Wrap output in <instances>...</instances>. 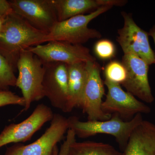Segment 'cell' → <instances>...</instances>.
<instances>
[{"label":"cell","instance_id":"obj_1","mask_svg":"<svg viewBox=\"0 0 155 155\" xmlns=\"http://www.w3.org/2000/svg\"><path fill=\"white\" fill-rule=\"evenodd\" d=\"M48 34L35 28L13 12L4 19L0 30V53L13 68L17 67L20 53L44 43Z\"/></svg>","mask_w":155,"mask_h":155},{"label":"cell","instance_id":"obj_2","mask_svg":"<svg viewBox=\"0 0 155 155\" xmlns=\"http://www.w3.org/2000/svg\"><path fill=\"white\" fill-rule=\"evenodd\" d=\"M68 119L69 129L73 130L78 137L86 138L99 134H109L116 138L119 146L124 150L134 128L143 120L140 114L127 121H123L117 114H114L110 119L102 121L83 122L75 116Z\"/></svg>","mask_w":155,"mask_h":155},{"label":"cell","instance_id":"obj_3","mask_svg":"<svg viewBox=\"0 0 155 155\" xmlns=\"http://www.w3.org/2000/svg\"><path fill=\"white\" fill-rule=\"evenodd\" d=\"M19 74L16 86L19 87L25 101L22 111L28 110L31 103L44 97L42 82L45 69L43 63L28 49L20 53L17 62Z\"/></svg>","mask_w":155,"mask_h":155},{"label":"cell","instance_id":"obj_4","mask_svg":"<svg viewBox=\"0 0 155 155\" xmlns=\"http://www.w3.org/2000/svg\"><path fill=\"white\" fill-rule=\"evenodd\" d=\"M112 8V6H104L86 15H78L58 22L47 35L44 43L59 41L82 45L91 39L101 38V32L96 29L88 28V24Z\"/></svg>","mask_w":155,"mask_h":155},{"label":"cell","instance_id":"obj_5","mask_svg":"<svg viewBox=\"0 0 155 155\" xmlns=\"http://www.w3.org/2000/svg\"><path fill=\"white\" fill-rule=\"evenodd\" d=\"M121 14L124 25L118 29L116 41L124 54L137 56L149 66L154 64L155 53L150 45L148 32L136 23L130 13L122 11Z\"/></svg>","mask_w":155,"mask_h":155},{"label":"cell","instance_id":"obj_6","mask_svg":"<svg viewBox=\"0 0 155 155\" xmlns=\"http://www.w3.org/2000/svg\"><path fill=\"white\" fill-rule=\"evenodd\" d=\"M87 76L80 108L87 115L88 121H105L112 115L102 109L104 94V82L101 76V67L95 61L86 63Z\"/></svg>","mask_w":155,"mask_h":155},{"label":"cell","instance_id":"obj_7","mask_svg":"<svg viewBox=\"0 0 155 155\" xmlns=\"http://www.w3.org/2000/svg\"><path fill=\"white\" fill-rule=\"evenodd\" d=\"M69 129L68 118L54 114L49 127L36 141L27 145H14L7 149L5 155H54L57 143Z\"/></svg>","mask_w":155,"mask_h":155},{"label":"cell","instance_id":"obj_8","mask_svg":"<svg viewBox=\"0 0 155 155\" xmlns=\"http://www.w3.org/2000/svg\"><path fill=\"white\" fill-rule=\"evenodd\" d=\"M42 86L45 97L54 107L70 113L67 64L59 62L43 63Z\"/></svg>","mask_w":155,"mask_h":155},{"label":"cell","instance_id":"obj_9","mask_svg":"<svg viewBox=\"0 0 155 155\" xmlns=\"http://www.w3.org/2000/svg\"><path fill=\"white\" fill-rule=\"evenodd\" d=\"M28 49L43 63L59 62L71 65L96 61L88 48L82 45L67 42L50 41L47 44L38 45Z\"/></svg>","mask_w":155,"mask_h":155},{"label":"cell","instance_id":"obj_10","mask_svg":"<svg viewBox=\"0 0 155 155\" xmlns=\"http://www.w3.org/2000/svg\"><path fill=\"white\" fill-rule=\"evenodd\" d=\"M13 12L34 27L48 33L58 22L52 0L9 1Z\"/></svg>","mask_w":155,"mask_h":155},{"label":"cell","instance_id":"obj_11","mask_svg":"<svg viewBox=\"0 0 155 155\" xmlns=\"http://www.w3.org/2000/svg\"><path fill=\"white\" fill-rule=\"evenodd\" d=\"M54 114L50 107L44 104L37 106L32 114L22 122L11 124L0 134V148L11 143L28 141L47 122L51 121Z\"/></svg>","mask_w":155,"mask_h":155},{"label":"cell","instance_id":"obj_12","mask_svg":"<svg viewBox=\"0 0 155 155\" xmlns=\"http://www.w3.org/2000/svg\"><path fill=\"white\" fill-rule=\"evenodd\" d=\"M104 84L108 89L102 109L106 114H117L121 118L132 119L138 114H148L151 108L137 99L134 96L122 89L120 84L105 79Z\"/></svg>","mask_w":155,"mask_h":155},{"label":"cell","instance_id":"obj_13","mask_svg":"<svg viewBox=\"0 0 155 155\" xmlns=\"http://www.w3.org/2000/svg\"><path fill=\"white\" fill-rule=\"evenodd\" d=\"M122 63L127 72L122 86L127 92L144 102L152 103L154 97L149 81V65L139 57L128 54H124Z\"/></svg>","mask_w":155,"mask_h":155},{"label":"cell","instance_id":"obj_14","mask_svg":"<svg viewBox=\"0 0 155 155\" xmlns=\"http://www.w3.org/2000/svg\"><path fill=\"white\" fill-rule=\"evenodd\" d=\"M58 22L90 12L104 6H125L126 0H52Z\"/></svg>","mask_w":155,"mask_h":155},{"label":"cell","instance_id":"obj_15","mask_svg":"<svg viewBox=\"0 0 155 155\" xmlns=\"http://www.w3.org/2000/svg\"><path fill=\"white\" fill-rule=\"evenodd\" d=\"M124 155H155V124L143 120L134 128Z\"/></svg>","mask_w":155,"mask_h":155},{"label":"cell","instance_id":"obj_16","mask_svg":"<svg viewBox=\"0 0 155 155\" xmlns=\"http://www.w3.org/2000/svg\"><path fill=\"white\" fill-rule=\"evenodd\" d=\"M67 65L69 94V108L71 112L74 108L80 107L86 79V63Z\"/></svg>","mask_w":155,"mask_h":155},{"label":"cell","instance_id":"obj_17","mask_svg":"<svg viewBox=\"0 0 155 155\" xmlns=\"http://www.w3.org/2000/svg\"><path fill=\"white\" fill-rule=\"evenodd\" d=\"M67 155H124L114 147L107 143L74 140L70 145Z\"/></svg>","mask_w":155,"mask_h":155},{"label":"cell","instance_id":"obj_18","mask_svg":"<svg viewBox=\"0 0 155 155\" xmlns=\"http://www.w3.org/2000/svg\"><path fill=\"white\" fill-rule=\"evenodd\" d=\"M17 80L14 68L0 53V90H8L10 87L16 86Z\"/></svg>","mask_w":155,"mask_h":155},{"label":"cell","instance_id":"obj_19","mask_svg":"<svg viewBox=\"0 0 155 155\" xmlns=\"http://www.w3.org/2000/svg\"><path fill=\"white\" fill-rule=\"evenodd\" d=\"M104 75L105 79L114 83L122 84L126 79L127 72L122 63L113 61L106 66Z\"/></svg>","mask_w":155,"mask_h":155},{"label":"cell","instance_id":"obj_20","mask_svg":"<svg viewBox=\"0 0 155 155\" xmlns=\"http://www.w3.org/2000/svg\"><path fill=\"white\" fill-rule=\"evenodd\" d=\"M116 47L111 41L101 39L95 45L94 51L97 57L102 60H108L114 58L116 54Z\"/></svg>","mask_w":155,"mask_h":155},{"label":"cell","instance_id":"obj_21","mask_svg":"<svg viewBox=\"0 0 155 155\" xmlns=\"http://www.w3.org/2000/svg\"><path fill=\"white\" fill-rule=\"evenodd\" d=\"M24 98L8 90H0V107L9 105H18L25 107Z\"/></svg>","mask_w":155,"mask_h":155},{"label":"cell","instance_id":"obj_22","mask_svg":"<svg viewBox=\"0 0 155 155\" xmlns=\"http://www.w3.org/2000/svg\"><path fill=\"white\" fill-rule=\"evenodd\" d=\"M75 138L76 136L74 131L71 129H69L67 132L66 140L61 145L60 150L57 147L55 150L54 155H67L70 145L74 140H76Z\"/></svg>","mask_w":155,"mask_h":155},{"label":"cell","instance_id":"obj_23","mask_svg":"<svg viewBox=\"0 0 155 155\" xmlns=\"http://www.w3.org/2000/svg\"><path fill=\"white\" fill-rule=\"evenodd\" d=\"M10 2L6 0H0V18L4 19L13 12Z\"/></svg>","mask_w":155,"mask_h":155},{"label":"cell","instance_id":"obj_24","mask_svg":"<svg viewBox=\"0 0 155 155\" xmlns=\"http://www.w3.org/2000/svg\"><path fill=\"white\" fill-rule=\"evenodd\" d=\"M149 36L151 37L153 40L154 42L155 46V24L153 25L152 28L150 29L149 32H148Z\"/></svg>","mask_w":155,"mask_h":155},{"label":"cell","instance_id":"obj_25","mask_svg":"<svg viewBox=\"0 0 155 155\" xmlns=\"http://www.w3.org/2000/svg\"><path fill=\"white\" fill-rule=\"evenodd\" d=\"M4 19H1V18H0V30H1V27H2V25Z\"/></svg>","mask_w":155,"mask_h":155}]
</instances>
